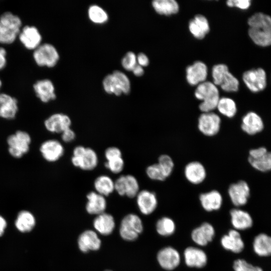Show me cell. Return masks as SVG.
Returning a JSON list of instances; mask_svg holds the SVG:
<instances>
[{
	"label": "cell",
	"instance_id": "52",
	"mask_svg": "<svg viewBox=\"0 0 271 271\" xmlns=\"http://www.w3.org/2000/svg\"><path fill=\"white\" fill-rule=\"evenodd\" d=\"M7 226V222L6 220L0 215V236L4 233L5 229Z\"/></svg>",
	"mask_w": 271,
	"mask_h": 271
},
{
	"label": "cell",
	"instance_id": "42",
	"mask_svg": "<svg viewBox=\"0 0 271 271\" xmlns=\"http://www.w3.org/2000/svg\"><path fill=\"white\" fill-rule=\"evenodd\" d=\"M146 173L148 177L152 180L163 181L167 179L158 163L149 166Z\"/></svg>",
	"mask_w": 271,
	"mask_h": 271
},
{
	"label": "cell",
	"instance_id": "32",
	"mask_svg": "<svg viewBox=\"0 0 271 271\" xmlns=\"http://www.w3.org/2000/svg\"><path fill=\"white\" fill-rule=\"evenodd\" d=\"M189 30L194 37L202 39L209 32L210 26L207 18L202 15H197L189 23Z\"/></svg>",
	"mask_w": 271,
	"mask_h": 271
},
{
	"label": "cell",
	"instance_id": "12",
	"mask_svg": "<svg viewBox=\"0 0 271 271\" xmlns=\"http://www.w3.org/2000/svg\"><path fill=\"white\" fill-rule=\"evenodd\" d=\"M33 57L39 66L52 67L56 64L59 56L52 45L45 43L40 45L35 49Z\"/></svg>",
	"mask_w": 271,
	"mask_h": 271
},
{
	"label": "cell",
	"instance_id": "8",
	"mask_svg": "<svg viewBox=\"0 0 271 271\" xmlns=\"http://www.w3.org/2000/svg\"><path fill=\"white\" fill-rule=\"evenodd\" d=\"M103 85L106 92L116 95L122 93L127 94L130 89L129 79L125 74L118 70L107 75L103 81Z\"/></svg>",
	"mask_w": 271,
	"mask_h": 271
},
{
	"label": "cell",
	"instance_id": "41",
	"mask_svg": "<svg viewBox=\"0 0 271 271\" xmlns=\"http://www.w3.org/2000/svg\"><path fill=\"white\" fill-rule=\"evenodd\" d=\"M157 163L166 178L170 177L174 168V163L172 158L168 155H162L159 157Z\"/></svg>",
	"mask_w": 271,
	"mask_h": 271
},
{
	"label": "cell",
	"instance_id": "15",
	"mask_svg": "<svg viewBox=\"0 0 271 271\" xmlns=\"http://www.w3.org/2000/svg\"><path fill=\"white\" fill-rule=\"evenodd\" d=\"M215 234L214 226L210 222H204L192 230L190 238L197 246L204 247L213 241Z\"/></svg>",
	"mask_w": 271,
	"mask_h": 271
},
{
	"label": "cell",
	"instance_id": "16",
	"mask_svg": "<svg viewBox=\"0 0 271 271\" xmlns=\"http://www.w3.org/2000/svg\"><path fill=\"white\" fill-rule=\"evenodd\" d=\"M77 243L81 252L87 253L99 250L102 241L99 235L94 229H86L79 235Z\"/></svg>",
	"mask_w": 271,
	"mask_h": 271
},
{
	"label": "cell",
	"instance_id": "30",
	"mask_svg": "<svg viewBox=\"0 0 271 271\" xmlns=\"http://www.w3.org/2000/svg\"><path fill=\"white\" fill-rule=\"evenodd\" d=\"M241 127L249 135H254L263 128V122L261 117L253 111H249L242 118Z\"/></svg>",
	"mask_w": 271,
	"mask_h": 271
},
{
	"label": "cell",
	"instance_id": "1",
	"mask_svg": "<svg viewBox=\"0 0 271 271\" xmlns=\"http://www.w3.org/2000/svg\"><path fill=\"white\" fill-rule=\"evenodd\" d=\"M248 35L257 46L268 47L271 45V17L258 12L248 20Z\"/></svg>",
	"mask_w": 271,
	"mask_h": 271
},
{
	"label": "cell",
	"instance_id": "36",
	"mask_svg": "<svg viewBox=\"0 0 271 271\" xmlns=\"http://www.w3.org/2000/svg\"><path fill=\"white\" fill-rule=\"evenodd\" d=\"M155 11L160 15L170 16L177 14L179 5L175 0H155L152 2Z\"/></svg>",
	"mask_w": 271,
	"mask_h": 271
},
{
	"label": "cell",
	"instance_id": "33",
	"mask_svg": "<svg viewBox=\"0 0 271 271\" xmlns=\"http://www.w3.org/2000/svg\"><path fill=\"white\" fill-rule=\"evenodd\" d=\"M33 87L37 96L43 102H48L56 98L53 84L49 79L37 81Z\"/></svg>",
	"mask_w": 271,
	"mask_h": 271
},
{
	"label": "cell",
	"instance_id": "40",
	"mask_svg": "<svg viewBox=\"0 0 271 271\" xmlns=\"http://www.w3.org/2000/svg\"><path fill=\"white\" fill-rule=\"evenodd\" d=\"M90 19L95 23H104L108 20V15L106 12L97 5L91 6L88 10Z\"/></svg>",
	"mask_w": 271,
	"mask_h": 271
},
{
	"label": "cell",
	"instance_id": "3",
	"mask_svg": "<svg viewBox=\"0 0 271 271\" xmlns=\"http://www.w3.org/2000/svg\"><path fill=\"white\" fill-rule=\"evenodd\" d=\"M144 230V225L142 218L138 214L130 213L121 219L118 233L123 240L132 242L139 238Z\"/></svg>",
	"mask_w": 271,
	"mask_h": 271
},
{
	"label": "cell",
	"instance_id": "29",
	"mask_svg": "<svg viewBox=\"0 0 271 271\" xmlns=\"http://www.w3.org/2000/svg\"><path fill=\"white\" fill-rule=\"evenodd\" d=\"M19 39L23 45L28 49L35 50L39 46L42 40L41 35L34 26L24 27L19 35Z\"/></svg>",
	"mask_w": 271,
	"mask_h": 271
},
{
	"label": "cell",
	"instance_id": "6",
	"mask_svg": "<svg viewBox=\"0 0 271 271\" xmlns=\"http://www.w3.org/2000/svg\"><path fill=\"white\" fill-rule=\"evenodd\" d=\"M74 166L84 171H91L97 166L98 158L96 152L92 149L83 146L74 148L71 157Z\"/></svg>",
	"mask_w": 271,
	"mask_h": 271
},
{
	"label": "cell",
	"instance_id": "44",
	"mask_svg": "<svg viewBox=\"0 0 271 271\" xmlns=\"http://www.w3.org/2000/svg\"><path fill=\"white\" fill-rule=\"evenodd\" d=\"M105 166L112 173L118 174L123 170L124 162L122 157H119L106 161Z\"/></svg>",
	"mask_w": 271,
	"mask_h": 271
},
{
	"label": "cell",
	"instance_id": "9",
	"mask_svg": "<svg viewBox=\"0 0 271 271\" xmlns=\"http://www.w3.org/2000/svg\"><path fill=\"white\" fill-rule=\"evenodd\" d=\"M156 260L159 266L166 271H173L181 263L179 251L172 246H166L160 248L156 254Z\"/></svg>",
	"mask_w": 271,
	"mask_h": 271
},
{
	"label": "cell",
	"instance_id": "20",
	"mask_svg": "<svg viewBox=\"0 0 271 271\" xmlns=\"http://www.w3.org/2000/svg\"><path fill=\"white\" fill-rule=\"evenodd\" d=\"M221 247L226 251L239 253L244 248V242L239 231L231 229L223 235L220 240Z\"/></svg>",
	"mask_w": 271,
	"mask_h": 271
},
{
	"label": "cell",
	"instance_id": "11",
	"mask_svg": "<svg viewBox=\"0 0 271 271\" xmlns=\"http://www.w3.org/2000/svg\"><path fill=\"white\" fill-rule=\"evenodd\" d=\"M183 257L186 266L191 268H204L208 261L206 252L200 247L197 246L186 247L184 249Z\"/></svg>",
	"mask_w": 271,
	"mask_h": 271
},
{
	"label": "cell",
	"instance_id": "45",
	"mask_svg": "<svg viewBox=\"0 0 271 271\" xmlns=\"http://www.w3.org/2000/svg\"><path fill=\"white\" fill-rule=\"evenodd\" d=\"M121 64L124 69L127 70L132 71L138 64L137 56L133 52H128L122 58Z\"/></svg>",
	"mask_w": 271,
	"mask_h": 271
},
{
	"label": "cell",
	"instance_id": "18",
	"mask_svg": "<svg viewBox=\"0 0 271 271\" xmlns=\"http://www.w3.org/2000/svg\"><path fill=\"white\" fill-rule=\"evenodd\" d=\"M248 162L251 166L260 172L271 170V152L264 147L252 149L249 151Z\"/></svg>",
	"mask_w": 271,
	"mask_h": 271
},
{
	"label": "cell",
	"instance_id": "14",
	"mask_svg": "<svg viewBox=\"0 0 271 271\" xmlns=\"http://www.w3.org/2000/svg\"><path fill=\"white\" fill-rule=\"evenodd\" d=\"M114 191L120 196L134 198L140 191L139 183L132 175H121L114 181Z\"/></svg>",
	"mask_w": 271,
	"mask_h": 271
},
{
	"label": "cell",
	"instance_id": "25",
	"mask_svg": "<svg viewBox=\"0 0 271 271\" xmlns=\"http://www.w3.org/2000/svg\"><path fill=\"white\" fill-rule=\"evenodd\" d=\"M92 225L94 230L99 235L108 236L114 231L116 224L113 215L104 212L95 216Z\"/></svg>",
	"mask_w": 271,
	"mask_h": 271
},
{
	"label": "cell",
	"instance_id": "39",
	"mask_svg": "<svg viewBox=\"0 0 271 271\" xmlns=\"http://www.w3.org/2000/svg\"><path fill=\"white\" fill-rule=\"evenodd\" d=\"M216 108L223 116L233 117L237 112V106L233 99L227 97H220Z\"/></svg>",
	"mask_w": 271,
	"mask_h": 271
},
{
	"label": "cell",
	"instance_id": "49",
	"mask_svg": "<svg viewBox=\"0 0 271 271\" xmlns=\"http://www.w3.org/2000/svg\"><path fill=\"white\" fill-rule=\"evenodd\" d=\"M137 63L139 65L145 67L149 64V60L147 56L143 53H140L137 57Z\"/></svg>",
	"mask_w": 271,
	"mask_h": 271
},
{
	"label": "cell",
	"instance_id": "23",
	"mask_svg": "<svg viewBox=\"0 0 271 271\" xmlns=\"http://www.w3.org/2000/svg\"><path fill=\"white\" fill-rule=\"evenodd\" d=\"M184 174L186 179L193 185L201 184L207 176L205 167L201 162L197 161L187 164L184 168Z\"/></svg>",
	"mask_w": 271,
	"mask_h": 271
},
{
	"label": "cell",
	"instance_id": "50",
	"mask_svg": "<svg viewBox=\"0 0 271 271\" xmlns=\"http://www.w3.org/2000/svg\"><path fill=\"white\" fill-rule=\"evenodd\" d=\"M6 50L3 47H0V70L3 69L6 65Z\"/></svg>",
	"mask_w": 271,
	"mask_h": 271
},
{
	"label": "cell",
	"instance_id": "2",
	"mask_svg": "<svg viewBox=\"0 0 271 271\" xmlns=\"http://www.w3.org/2000/svg\"><path fill=\"white\" fill-rule=\"evenodd\" d=\"M195 97L202 101L199 108L202 112L213 111L217 107L220 98L219 90L213 82L205 81L197 86Z\"/></svg>",
	"mask_w": 271,
	"mask_h": 271
},
{
	"label": "cell",
	"instance_id": "10",
	"mask_svg": "<svg viewBox=\"0 0 271 271\" xmlns=\"http://www.w3.org/2000/svg\"><path fill=\"white\" fill-rule=\"evenodd\" d=\"M221 119L213 111L202 112L198 117L197 127L200 132L207 137H213L220 131Z\"/></svg>",
	"mask_w": 271,
	"mask_h": 271
},
{
	"label": "cell",
	"instance_id": "38",
	"mask_svg": "<svg viewBox=\"0 0 271 271\" xmlns=\"http://www.w3.org/2000/svg\"><path fill=\"white\" fill-rule=\"evenodd\" d=\"M35 223L34 215L28 211L23 210L19 213L15 225L20 231L27 232L32 230Z\"/></svg>",
	"mask_w": 271,
	"mask_h": 271
},
{
	"label": "cell",
	"instance_id": "31",
	"mask_svg": "<svg viewBox=\"0 0 271 271\" xmlns=\"http://www.w3.org/2000/svg\"><path fill=\"white\" fill-rule=\"evenodd\" d=\"M18 111L17 100L6 93L0 94V117L13 119Z\"/></svg>",
	"mask_w": 271,
	"mask_h": 271
},
{
	"label": "cell",
	"instance_id": "35",
	"mask_svg": "<svg viewBox=\"0 0 271 271\" xmlns=\"http://www.w3.org/2000/svg\"><path fill=\"white\" fill-rule=\"evenodd\" d=\"M155 229L159 235L164 237H168L175 233L177 226L173 218L169 216H164L156 221Z\"/></svg>",
	"mask_w": 271,
	"mask_h": 271
},
{
	"label": "cell",
	"instance_id": "4",
	"mask_svg": "<svg viewBox=\"0 0 271 271\" xmlns=\"http://www.w3.org/2000/svg\"><path fill=\"white\" fill-rule=\"evenodd\" d=\"M22 21L20 18L7 12L0 17V43H13L21 32Z\"/></svg>",
	"mask_w": 271,
	"mask_h": 271
},
{
	"label": "cell",
	"instance_id": "26",
	"mask_svg": "<svg viewBox=\"0 0 271 271\" xmlns=\"http://www.w3.org/2000/svg\"><path fill=\"white\" fill-rule=\"evenodd\" d=\"M71 125V120L69 116L60 113L51 115L44 121L46 129L52 133H61L70 128Z\"/></svg>",
	"mask_w": 271,
	"mask_h": 271
},
{
	"label": "cell",
	"instance_id": "43",
	"mask_svg": "<svg viewBox=\"0 0 271 271\" xmlns=\"http://www.w3.org/2000/svg\"><path fill=\"white\" fill-rule=\"evenodd\" d=\"M232 267L234 271H263L260 267L253 265L242 258L235 259Z\"/></svg>",
	"mask_w": 271,
	"mask_h": 271
},
{
	"label": "cell",
	"instance_id": "34",
	"mask_svg": "<svg viewBox=\"0 0 271 271\" xmlns=\"http://www.w3.org/2000/svg\"><path fill=\"white\" fill-rule=\"evenodd\" d=\"M252 247L255 253L259 256L271 255V236L264 233L258 234L253 239Z\"/></svg>",
	"mask_w": 271,
	"mask_h": 271
},
{
	"label": "cell",
	"instance_id": "27",
	"mask_svg": "<svg viewBox=\"0 0 271 271\" xmlns=\"http://www.w3.org/2000/svg\"><path fill=\"white\" fill-rule=\"evenodd\" d=\"M229 214L233 229L239 231L252 227L253 219L248 212L236 207L230 210Z\"/></svg>",
	"mask_w": 271,
	"mask_h": 271
},
{
	"label": "cell",
	"instance_id": "53",
	"mask_svg": "<svg viewBox=\"0 0 271 271\" xmlns=\"http://www.w3.org/2000/svg\"><path fill=\"white\" fill-rule=\"evenodd\" d=\"M2 84V81H1V79H0V88H1V87Z\"/></svg>",
	"mask_w": 271,
	"mask_h": 271
},
{
	"label": "cell",
	"instance_id": "28",
	"mask_svg": "<svg viewBox=\"0 0 271 271\" xmlns=\"http://www.w3.org/2000/svg\"><path fill=\"white\" fill-rule=\"evenodd\" d=\"M86 199L85 210L89 214L96 216L105 212L107 201L105 196L94 191L89 192Z\"/></svg>",
	"mask_w": 271,
	"mask_h": 271
},
{
	"label": "cell",
	"instance_id": "22",
	"mask_svg": "<svg viewBox=\"0 0 271 271\" xmlns=\"http://www.w3.org/2000/svg\"><path fill=\"white\" fill-rule=\"evenodd\" d=\"M208 75L206 65L201 61L195 62L188 66L186 69V78L187 82L192 86L198 85L206 81Z\"/></svg>",
	"mask_w": 271,
	"mask_h": 271
},
{
	"label": "cell",
	"instance_id": "46",
	"mask_svg": "<svg viewBox=\"0 0 271 271\" xmlns=\"http://www.w3.org/2000/svg\"><path fill=\"white\" fill-rule=\"evenodd\" d=\"M250 0H228L226 5L230 8L235 7L242 10L248 9L251 6Z\"/></svg>",
	"mask_w": 271,
	"mask_h": 271
},
{
	"label": "cell",
	"instance_id": "51",
	"mask_svg": "<svg viewBox=\"0 0 271 271\" xmlns=\"http://www.w3.org/2000/svg\"><path fill=\"white\" fill-rule=\"evenodd\" d=\"M132 71L133 74L137 76H141L144 73V70L142 66L137 64L132 69Z\"/></svg>",
	"mask_w": 271,
	"mask_h": 271
},
{
	"label": "cell",
	"instance_id": "13",
	"mask_svg": "<svg viewBox=\"0 0 271 271\" xmlns=\"http://www.w3.org/2000/svg\"><path fill=\"white\" fill-rule=\"evenodd\" d=\"M242 80L247 88L252 92H258L265 89L267 84L266 74L261 68L245 71Z\"/></svg>",
	"mask_w": 271,
	"mask_h": 271
},
{
	"label": "cell",
	"instance_id": "37",
	"mask_svg": "<svg viewBox=\"0 0 271 271\" xmlns=\"http://www.w3.org/2000/svg\"><path fill=\"white\" fill-rule=\"evenodd\" d=\"M94 188L95 192L106 197L114 191V181L107 175H100L94 180Z\"/></svg>",
	"mask_w": 271,
	"mask_h": 271
},
{
	"label": "cell",
	"instance_id": "24",
	"mask_svg": "<svg viewBox=\"0 0 271 271\" xmlns=\"http://www.w3.org/2000/svg\"><path fill=\"white\" fill-rule=\"evenodd\" d=\"M199 200L202 208L207 212L220 210L223 201L221 193L216 190L201 193L199 196Z\"/></svg>",
	"mask_w": 271,
	"mask_h": 271
},
{
	"label": "cell",
	"instance_id": "48",
	"mask_svg": "<svg viewBox=\"0 0 271 271\" xmlns=\"http://www.w3.org/2000/svg\"><path fill=\"white\" fill-rule=\"evenodd\" d=\"M76 137L75 132L71 127L65 129L61 133V139L65 143H70L74 141Z\"/></svg>",
	"mask_w": 271,
	"mask_h": 271
},
{
	"label": "cell",
	"instance_id": "19",
	"mask_svg": "<svg viewBox=\"0 0 271 271\" xmlns=\"http://www.w3.org/2000/svg\"><path fill=\"white\" fill-rule=\"evenodd\" d=\"M136 198L138 209L144 215L152 214L158 207V200L156 194L153 191L140 190Z\"/></svg>",
	"mask_w": 271,
	"mask_h": 271
},
{
	"label": "cell",
	"instance_id": "17",
	"mask_svg": "<svg viewBox=\"0 0 271 271\" xmlns=\"http://www.w3.org/2000/svg\"><path fill=\"white\" fill-rule=\"evenodd\" d=\"M228 194L232 204L238 208L247 203L250 195V188L245 181L240 180L229 186Z\"/></svg>",
	"mask_w": 271,
	"mask_h": 271
},
{
	"label": "cell",
	"instance_id": "21",
	"mask_svg": "<svg viewBox=\"0 0 271 271\" xmlns=\"http://www.w3.org/2000/svg\"><path fill=\"white\" fill-rule=\"evenodd\" d=\"M40 151L42 156L46 161L55 162L63 156L64 148L58 140L50 139L42 143Z\"/></svg>",
	"mask_w": 271,
	"mask_h": 271
},
{
	"label": "cell",
	"instance_id": "7",
	"mask_svg": "<svg viewBox=\"0 0 271 271\" xmlns=\"http://www.w3.org/2000/svg\"><path fill=\"white\" fill-rule=\"evenodd\" d=\"M7 142L10 155L15 158L20 159L29 152L31 138L27 132L19 130L10 135Z\"/></svg>",
	"mask_w": 271,
	"mask_h": 271
},
{
	"label": "cell",
	"instance_id": "5",
	"mask_svg": "<svg viewBox=\"0 0 271 271\" xmlns=\"http://www.w3.org/2000/svg\"><path fill=\"white\" fill-rule=\"evenodd\" d=\"M213 83L219 86L224 91L233 92L238 91L239 82L238 80L229 71L227 65L224 64L215 65L212 68Z\"/></svg>",
	"mask_w": 271,
	"mask_h": 271
},
{
	"label": "cell",
	"instance_id": "47",
	"mask_svg": "<svg viewBox=\"0 0 271 271\" xmlns=\"http://www.w3.org/2000/svg\"><path fill=\"white\" fill-rule=\"evenodd\" d=\"M104 156L106 161L122 157L120 150L116 147H110L107 148L104 152Z\"/></svg>",
	"mask_w": 271,
	"mask_h": 271
}]
</instances>
